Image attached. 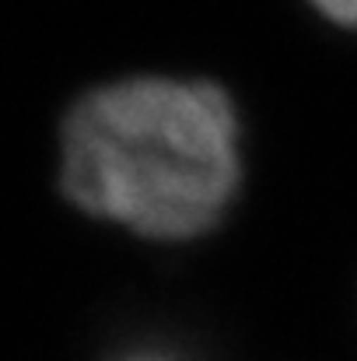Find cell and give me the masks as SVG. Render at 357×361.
<instances>
[{
  "label": "cell",
  "mask_w": 357,
  "mask_h": 361,
  "mask_svg": "<svg viewBox=\"0 0 357 361\" xmlns=\"http://www.w3.org/2000/svg\"><path fill=\"white\" fill-rule=\"evenodd\" d=\"M60 154L70 204L158 242L218 228L242 179L232 99L189 78H126L88 92L63 120Z\"/></svg>",
  "instance_id": "obj_1"
},
{
  "label": "cell",
  "mask_w": 357,
  "mask_h": 361,
  "mask_svg": "<svg viewBox=\"0 0 357 361\" xmlns=\"http://www.w3.org/2000/svg\"><path fill=\"white\" fill-rule=\"evenodd\" d=\"M119 361H172L165 355H130V358H119Z\"/></svg>",
  "instance_id": "obj_3"
},
{
  "label": "cell",
  "mask_w": 357,
  "mask_h": 361,
  "mask_svg": "<svg viewBox=\"0 0 357 361\" xmlns=\"http://www.w3.org/2000/svg\"><path fill=\"white\" fill-rule=\"evenodd\" d=\"M319 14H326L330 21L344 25V28H357V0H308Z\"/></svg>",
  "instance_id": "obj_2"
}]
</instances>
